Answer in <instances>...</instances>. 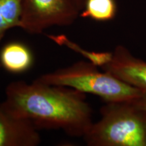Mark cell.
Returning a JSON list of instances; mask_svg holds the SVG:
<instances>
[{
  "label": "cell",
  "instance_id": "cell-7",
  "mask_svg": "<svg viewBox=\"0 0 146 146\" xmlns=\"http://www.w3.org/2000/svg\"><path fill=\"white\" fill-rule=\"evenodd\" d=\"M0 64L8 72L21 74L31 68L33 55L29 47L23 43L10 42L1 49Z\"/></svg>",
  "mask_w": 146,
  "mask_h": 146
},
{
  "label": "cell",
  "instance_id": "cell-8",
  "mask_svg": "<svg viewBox=\"0 0 146 146\" xmlns=\"http://www.w3.org/2000/svg\"><path fill=\"white\" fill-rule=\"evenodd\" d=\"M22 0H0V41L8 30L21 27Z\"/></svg>",
  "mask_w": 146,
  "mask_h": 146
},
{
  "label": "cell",
  "instance_id": "cell-1",
  "mask_svg": "<svg viewBox=\"0 0 146 146\" xmlns=\"http://www.w3.org/2000/svg\"><path fill=\"white\" fill-rule=\"evenodd\" d=\"M0 106L14 117L30 121L37 129H61L75 137H83L94 123L85 94L36 80L31 83H10Z\"/></svg>",
  "mask_w": 146,
  "mask_h": 146
},
{
  "label": "cell",
  "instance_id": "cell-10",
  "mask_svg": "<svg viewBox=\"0 0 146 146\" xmlns=\"http://www.w3.org/2000/svg\"><path fill=\"white\" fill-rule=\"evenodd\" d=\"M47 36L56 44L60 46L68 47L74 52L82 55L89 61L100 68L108 63L112 58V52H89V51L83 50L76 43L69 39L65 35H47Z\"/></svg>",
  "mask_w": 146,
  "mask_h": 146
},
{
  "label": "cell",
  "instance_id": "cell-4",
  "mask_svg": "<svg viewBox=\"0 0 146 146\" xmlns=\"http://www.w3.org/2000/svg\"><path fill=\"white\" fill-rule=\"evenodd\" d=\"M81 12L75 0H22L20 28L39 35L53 26H70Z\"/></svg>",
  "mask_w": 146,
  "mask_h": 146
},
{
  "label": "cell",
  "instance_id": "cell-9",
  "mask_svg": "<svg viewBox=\"0 0 146 146\" xmlns=\"http://www.w3.org/2000/svg\"><path fill=\"white\" fill-rule=\"evenodd\" d=\"M116 10L115 0H86L80 16L96 21H108L115 17Z\"/></svg>",
  "mask_w": 146,
  "mask_h": 146
},
{
  "label": "cell",
  "instance_id": "cell-6",
  "mask_svg": "<svg viewBox=\"0 0 146 146\" xmlns=\"http://www.w3.org/2000/svg\"><path fill=\"white\" fill-rule=\"evenodd\" d=\"M38 129L27 120L14 117L0 106V146H37Z\"/></svg>",
  "mask_w": 146,
  "mask_h": 146
},
{
  "label": "cell",
  "instance_id": "cell-5",
  "mask_svg": "<svg viewBox=\"0 0 146 146\" xmlns=\"http://www.w3.org/2000/svg\"><path fill=\"white\" fill-rule=\"evenodd\" d=\"M102 69L128 85L146 91V61L133 56L123 45L115 47L110 61Z\"/></svg>",
  "mask_w": 146,
  "mask_h": 146
},
{
  "label": "cell",
  "instance_id": "cell-11",
  "mask_svg": "<svg viewBox=\"0 0 146 146\" xmlns=\"http://www.w3.org/2000/svg\"><path fill=\"white\" fill-rule=\"evenodd\" d=\"M137 101L140 106L146 111V91H142L141 96L137 98Z\"/></svg>",
  "mask_w": 146,
  "mask_h": 146
},
{
  "label": "cell",
  "instance_id": "cell-3",
  "mask_svg": "<svg viewBox=\"0 0 146 146\" xmlns=\"http://www.w3.org/2000/svg\"><path fill=\"white\" fill-rule=\"evenodd\" d=\"M35 80L47 85L68 87L85 94L95 95L106 102L133 100L142 93L106 71H100L98 66L89 60H81L67 67L45 73Z\"/></svg>",
  "mask_w": 146,
  "mask_h": 146
},
{
  "label": "cell",
  "instance_id": "cell-13",
  "mask_svg": "<svg viewBox=\"0 0 146 146\" xmlns=\"http://www.w3.org/2000/svg\"><path fill=\"white\" fill-rule=\"evenodd\" d=\"M1 64H0V68H1Z\"/></svg>",
  "mask_w": 146,
  "mask_h": 146
},
{
  "label": "cell",
  "instance_id": "cell-2",
  "mask_svg": "<svg viewBox=\"0 0 146 146\" xmlns=\"http://www.w3.org/2000/svg\"><path fill=\"white\" fill-rule=\"evenodd\" d=\"M83 137L89 146H146V111L137 98L106 102Z\"/></svg>",
  "mask_w": 146,
  "mask_h": 146
},
{
  "label": "cell",
  "instance_id": "cell-12",
  "mask_svg": "<svg viewBox=\"0 0 146 146\" xmlns=\"http://www.w3.org/2000/svg\"><path fill=\"white\" fill-rule=\"evenodd\" d=\"M75 1L76 4H77V5L78 6V8H79L80 10H81V11L83 10L84 8V6H85L86 0H75Z\"/></svg>",
  "mask_w": 146,
  "mask_h": 146
}]
</instances>
